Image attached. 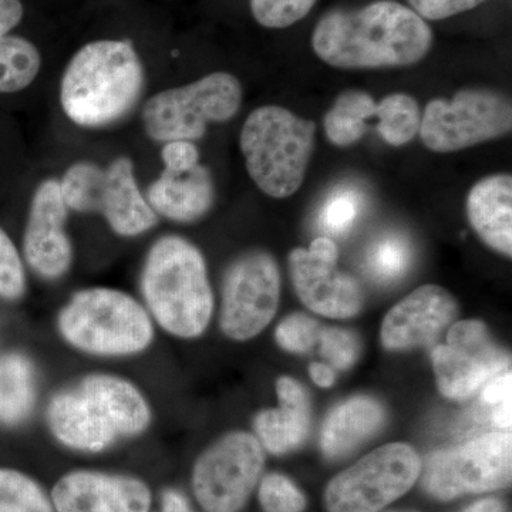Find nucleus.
Returning <instances> with one entry per match:
<instances>
[{
  "label": "nucleus",
  "instance_id": "obj_33",
  "mask_svg": "<svg viewBox=\"0 0 512 512\" xmlns=\"http://www.w3.org/2000/svg\"><path fill=\"white\" fill-rule=\"evenodd\" d=\"M26 279L22 259L9 235L0 228V296L16 301L25 293Z\"/></svg>",
  "mask_w": 512,
  "mask_h": 512
},
{
  "label": "nucleus",
  "instance_id": "obj_10",
  "mask_svg": "<svg viewBox=\"0 0 512 512\" xmlns=\"http://www.w3.org/2000/svg\"><path fill=\"white\" fill-rule=\"evenodd\" d=\"M511 463V433H487L431 454L423 471V487L444 501L500 490L511 483Z\"/></svg>",
  "mask_w": 512,
  "mask_h": 512
},
{
  "label": "nucleus",
  "instance_id": "obj_25",
  "mask_svg": "<svg viewBox=\"0 0 512 512\" xmlns=\"http://www.w3.org/2000/svg\"><path fill=\"white\" fill-rule=\"evenodd\" d=\"M39 50L19 36H0V93H18L39 74Z\"/></svg>",
  "mask_w": 512,
  "mask_h": 512
},
{
  "label": "nucleus",
  "instance_id": "obj_4",
  "mask_svg": "<svg viewBox=\"0 0 512 512\" xmlns=\"http://www.w3.org/2000/svg\"><path fill=\"white\" fill-rule=\"evenodd\" d=\"M143 82V66L130 42L97 40L70 60L60 101L66 116L79 126H109L136 106Z\"/></svg>",
  "mask_w": 512,
  "mask_h": 512
},
{
  "label": "nucleus",
  "instance_id": "obj_31",
  "mask_svg": "<svg viewBox=\"0 0 512 512\" xmlns=\"http://www.w3.org/2000/svg\"><path fill=\"white\" fill-rule=\"evenodd\" d=\"M316 0H251L252 15L259 25L284 29L305 18Z\"/></svg>",
  "mask_w": 512,
  "mask_h": 512
},
{
  "label": "nucleus",
  "instance_id": "obj_16",
  "mask_svg": "<svg viewBox=\"0 0 512 512\" xmlns=\"http://www.w3.org/2000/svg\"><path fill=\"white\" fill-rule=\"evenodd\" d=\"M456 315L457 303L446 289L437 285L421 286L384 318V348L403 350L429 345Z\"/></svg>",
  "mask_w": 512,
  "mask_h": 512
},
{
  "label": "nucleus",
  "instance_id": "obj_15",
  "mask_svg": "<svg viewBox=\"0 0 512 512\" xmlns=\"http://www.w3.org/2000/svg\"><path fill=\"white\" fill-rule=\"evenodd\" d=\"M289 271L299 299L313 312L328 318H352L363 305V292L353 276L322 261L308 249L296 248L289 255Z\"/></svg>",
  "mask_w": 512,
  "mask_h": 512
},
{
  "label": "nucleus",
  "instance_id": "obj_11",
  "mask_svg": "<svg viewBox=\"0 0 512 512\" xmlns=\"http://www.w3.org/2000/svg\"><path fill=\"white\" fill-rule=\"evenodd\" d=\"M264 450L252 434L235 431L204 451L192 471V488L207 512H238L254 491Z\"/></svg>",
  "mask_w": 512,
  "mask_h": 512
},
{
  "label": "nucleus",
  "instance_id": "obj_6",
  "mask_svg": "<svg viewBox=\"0 0 512 512\" xmlns=\"http://www.w3.org/2000/svg\"><path fill=\"white\" fill-rule=\"evenodd\" d=\"M315 123L279 106L259 107L241 130L249 177L264 194L288 198L301 188L315 147Z\"/></svg>",
  "mask_w": 512,
  "mask_h": 512
},
{
  "label": "nucleus",
  "instance_id": "obj_29",
  "mask_svg": "<svg viewBox=\"0 0 512 512\" xmlns=\"http://www.w3.org/2000/svg\"><path fill=\"white\" fill-rule=\"evenodd\" d=\"M0 512H56L36 481L9 468H0Z\"/></svg>",
  "mask_w": 512,
  "mask_h": 512
},
{
  "label": "nucleus",
  "instance_id": "obj_22",
  "mask_svg": "<svg viewBox=\"0 0 512 512\" xmlns=\"http://www.w3.org/2000/svg\"><path fill=\"white\" fill-rule=\"evenodd\" d=\"M508 362L485 359L450 346H437L433 352L440 392L453 400H466L473 396L483 389L488 380L507 369Z\"/></svg>",
  "mask_w": 512,
  "mask_h": 512
},
{
  "label": "nucleus",
  "instance_id": "obj_2",
  "mask_svg": "<svg viewBox=\"0 0 512 512\" xmlns=\"http://www.w3.org/2000/svg\"><path fill=\"white\" fill-rule=\"evenodd\" d=\"M151 423L146 397L123 377L90 375L47 406L53 436L72 450L99 453L121 437L140 436Z\"/></svg>",
  "mask_w": 512,
  "mask_h": 512
},
{
  "label": "nucleus",
  "instance_id": "obj_1",
  "mask_svg": "<svg viewBox=\"0 0 512 512\" xmlns=\"http://www.w3.org/2000/svg\"><path fill=\"white\" fill-rule=\"evenodd\" d=\"M431 30L414 10L379 0L355 12L333 10L313 32L316 55L339 69L410 66L429 53Z\"/></svg>",
  "mask_w": 512,
  "mask_h": 512
},
{
  "label": "nucleus",
  "instance_id": "obj_44",
  "mask_svg": "<svg viewBox=\"0 0 512 512\" xmlns=\"http://www.w3.org/2000/svg\"><path fill=\"white\" fill-rule=\"evenodd\" d=\"M464 512H505L504 505L497 500H484L471 505Z\"/></svg>",
  "mask_w": 512,
  "mask_h": 512
},
{
  "label": "nucleus",
  "instance_id": "obj_5",
  "mask_svg": "<svg viewBox=\"0 0 512 512\" xmlns=\"http://www.w3.org/2000/svg\"><path fill=\"white\" fill-rule=\"evenodd\" d=\"M57 329L72 348L101 357L138 355L154 340L146 306L111 288L77 292L57 316Z\"/></svg>",
  "mask_w": 512,
  "mask_h": 512
},
{
  "label": "nucleus",
  "instance_id": "obj_13",
  "mask_svg": "<svg viewBox=\"0 0 512 512\" xmlns=\"http://www.w3.org/2000/svg\"><path fill=\"white\" fill-rule=\"evenodd\" d=\"M66 202L57 180L39 185L30 205L23 249L30 268L42 278H62L73 261V248L64 225Z\"/></svg>",
  "mask_w": 512,
  "mask_h": 512
},
{
  "label": "nucleus",
  "instance_id": "obj_27",
  "mask_svg": "<svg viewBox=\"0 0 512 512\" xmlns=\"http://www.w3.org/2000/svg\"><path fill=\"white\" fill-rule=\"evenodd\" d=\"M412 264V247L409 239L400 232H386L377 237L367 248L365 268L373 281L393 284L406 275Z\"/></svg>",
  "mask_w": 512,
  "mask_h": 512
},
{
  "label": "nucleus",
  "instance_id": "obj_7",
  "mask_svg": "<svg viewBox=\"0 0 512 512\" xmlns=\"http://www.w3.org/2000/svg\"><path fill=\"white\" fill-rule=\"evenodd\" d=\"M242 86L232 74H208L197 82L154 94L143 109L144 128L156 141H194L210 123H224L238 113Z\"/></svg>",
  "mask_w": 512,
  "mask_h": 512
},
{
  "label": "nucleus",
  "instance_id": "obj_30",
  "mask_svg": "<svg viewBox=\"0 0 512 512\" xmlns=\"http://www.w3.org/2000/svg\"><path fill=\"white\" fill-rule=\"evenodd\" d=\"M447 339V346L450 348L463 350V352L485 357V359L501 360V362L510 360L494 345L487 328L477 320L457 322L456 325L451 326Z\"/></svg>",
  "mask_w": 512,
  "mask_h": 512
},
{
  "label": "nucleus",
  "instance_id": "obj_28",
  "mask_svg": "<svg viewBox=\"0 0 512 512\" xmlns=\"http://www.w3.org/2000/svg\"><path fill=\"white\" fill-rule=\"evenodd\" d=\"M365 208L362 191L350 185L335 188L323 201L318 215L319 228L333 237L349 234Z\"/></svg>",
  "mask_w": 512,
  "mask_h": 512
},
{
  "label": "nucleus",
  "instance_id": "obj_39",
  "mask_svg": "<svg viewBox=\"0 0 512 512\" xmlns=\"http://www.w3.org/2000/svg\"><path fill=\"white\" fill-rule=\"evenodd\" d=\"M23 18L20 0H0V36H6L19 25Z\"/></svg>",
  "mask_w": 512,
  "mask_h": 512
},
{
  "label": "nucleus",
  "instance_id": "obj_38",
  "mask_svg": "<svg viewBox=\"0 0 512 512\" xmlns=\"http://www.w3.org/2000/svg\"><path fill=\"white\" fill-rule=\"evenodd\" d=\"M511 386L512 377L510 370H508L507 373L494 376L493 379L488 380L484 384L481 400L487 406H498V404L505 402V400L511 399Z\"/></svg>",
  "mask_w": 512,
  "mask_h": 512
},
{
  "label": "nucleus",
  "instance_id": "obj_40",
  "mask_svg": "<svg viewBox=\"0 0 512 512\" xmlns=\"http://www.w3.org/2000/svg\"><path fill=\"white\" fill-rule=\"evenodd\" d=\"M308 251L322 261L333 262V264L338 261V248L332 239L325 237L315 239Z\"/></svg>",
  "mask_w": 512,
  "mask_h": 512
},
{
  "label": "nucleus",
  "instance_id": "obj_20",
  "mask_svg": "<svg viewBox=\"0 0 512 512\" xmlns=\"http://www.w3.org/2000/svg\"><path fill=\"white\" fill-rule=\"evenodd\" d=\"M467 215L488 247L512 255L511 174H494L478 181L468 192Z\"/></svg>",
  "mask_w": 512,
  "mask_h": 512
},
{
  "label": "nucleus",
  "instance_id": "obj_12",
  "mask_svg": "<svg viewBox=\"0 0 512 512\" xmlns=\"http://www.w3.org/2000/svg\"><path fill=\"white\" fill-rule=\"evenodd\" d=\"M281 275L274 256L247 252L232 262L222 288L221 329L228 338H255L274 319Z\"/></svg>",
  "mask_w": 512,
  "mask_h": 512
},
{
  "label": "nucleus",
  "instance_id": "obj_36",
  "mask_svg": "<svg viewBox=\"0 0 512 512\" xmlns=\"http://www.w3.org/2000/svg\"><path fill=\"white\" fill-rule=\"evenodd\" d=\"M161 158L164 170L174 174L187 173L200 164V151L192 141H168L161 150Z\"/></svg>",
  "mask_w": 512,
  "mask_h": 512
},
{
  "label": "nucleus",
  "instance_id": "obj_8",
  "mask_svg": "<svg viewBox=\"0 0 512 512\" xmlns=\"http://www.w3.org/2000/svg\"><path fill=\"white\" fill-rule=\"evenodd\" d=\"M511 128L507 97L493 90L467 89L451 100H431L421 114L419 134L434 153H456L507 136Z\"/></svg>",
  "mask_w": 512,
  "mask_h": 512
},
{
  "label": "nucleus",
  "instance_id": "obj_19",
  "mask_svg": "<svg viewBox=\"0 0 512 512\" xmlns=\"http://www.w3.org/2000/svg\"><path fill=\"white\" fill-rule=\"evenodd\" d=\"M278 409L264 410L256 416L259 443L274 454H285L301 446L311 429V402L301 384L282 377L276 386Z\"/></svg>",
  "mask_w": 512,
  "mask_h": 512
},
{
  "label": "nucleus",
  "instance_id": "obj_21",
  "mask_svg": "<svg viewBox=\"0 0 512 512\" xmlns=\"http://www.w3.org/2000/svg\"><path fill=\"white\" fill-rule=\"evenodd\" d=\"M384 410L372 397L356 396L329 414L320 434V447L329 458L352 453L382 429Z\"/></svg>",
  "mask_w": 512,
  "mask_h": 512
},
{
  "label": "nucleus",
  "instance_id": "obj_14",
  "mask_svg": "<svg viewBox=\"0 0 512 512\" xmlns=\"http://www.w3.org/2000/svg\"><path fill=\"white\" fill-rule=\"evenodd\" d=\"M56 512H148L150 488L138 478L100 471H73L52 491Z\"/></svg>",
  "mask_w": 512,
  "mask_h": 512
},
{
  "label": "nucleus",
  "instance_id": "obj_35",
  "mask_svg": "<svg viewBox=\"0 0 512 512\" xmlns=\"http://www.w3.org/2000/svg\"><path fill=\"white\" fill-rule=\"evenodd\" d=\"M322 353L338 369H348L359 356V340L355 333L338 328L323 329L320 332Z\"/></svg>",
  "mask_w": 512,
  "mask_h": 512
},
{
  "label": "nucleus",
  "instance_id": "obj_32",
  "mask_svg": "<svg viewBox=\"0 0 512 512\" xmlns=\"http://www.w3.org/2000/svg\"><path fill=\"white\" fill-rule=\"evenodd\" d=\"M259 501L265 512H302L306 500L292 481L281 474H269L259 488Z\"/></svg>",
  "mask_w": 512,
  "mask_h": 512
},
{
  "label": "nucleus",
  "instance_id": "obj_3",
  "mask_svg": "<svg viewBox=\"0 0 512 512\" xmlns=\"http://www.w3.org/2000/svg\"><path fill=\"white\" fill-rule=\"evenodd\" d=\"M147 312L165 332L195 339L210 325L214 295L200 249L175 235L158 239L141 272Z\"/></svg>",
  "mask_w": 512,
  "mask_h": 512
},
{
  "label": "nucleus",
  "instance_id": "obj_37",
  "mask_svg": "<svg viewBox=\"0 0 512 512\" xmlns=\"http://www.w3.org/2000/svg\"><path fill=\"white\" fill-rule=\"evenodd\" d=\"M420 18L441 20L477 8L485 0H409Z\"/></svg>",
  "mask_w": 512,
  "mask_h": 512
},
{
  "label": "nucleus",
  "instance_id": "obj_26",
  "mask_svg": "<svg viewBox=\"0 0 512 512\" xmlns=\"http://www.w3.org/2000/svg\"><path fill=\"white\" fill-rule=\"evenodd\" d=\"M376 119L380 137L390 146L402 147L419 134V103L406 93L389 94L377 104Z\"/></svg>",
  "mask_w": 512,
  "mask_h": 512
},
{
  "label": "nucleus",
  "instance_id": "obj_42",
  "mask_svg": "<svg viewBox=\"0 0 512 512\" xmlns=\"http://www.w3.org/2000/svg\"><path fill=\"white\" fill-rule=\"evenodd\" d=\"M312 380L320 387H330L335 383V373L329 366L322 365V363H313L311 369Z\"/></svg>",
  "mask_w": 512,
  "mask_h": 512
},
{
  "label": "nucleus",
  "instance_id": "obj_24",
  "mask_svg": "<svg viewBox=\"0 0 512 512\" xmlns=\"http://www.w3.org/2000/svg\"><path fill=\"white\" fill-rule=\"evenodd\" d=\"M377 103L365 90H345L323 117L330 143L350 147L367 131V120L376 119Z\"/></svg>",
  "mask_w": 512,
  "mask_h": 512
},
{
  "label": "nucleus",
  "instance_id": "obj_9",
  "mask_svg": "<svg viewBox=\"0 0 512 512\" xmlns=\"http://www.w3.org/2000/svg\"><path fill=\"white\" fill-rule=\"evenodd\" d=\"M419 454L387 444L338 474L326 488L329 512H379L406 494L421 474Z\"/></svg>",
  "mask_w": 512,
  "mask_h": 512
},
{
  "label": "nucleus",
  "instance_id": "obj_18",
  "mask_svg": "<svg viewBox=\"0 0 512 512\" xmlns=\"http://www.w3.org/2000/svg\"><path fill=\"white\" fill-rule=\"evenodd\" d=\"M214 194L210 170L198 164L187 173L164 170L148 187L146 198L157 215L171 221L192 222L211 210Z\"/></svg>",
  "mask_w": 512,
  "mask_h": 512
},
{
  "label": "nucleus",
  "instance_id": "obj_41",
  "mask_svg": "<svg viewBox=\"0 0 512 512\" xmlns=\"http://www.w3.org/2000/svg\"><path fill=\"white\" fill-rule=\"evenodd\" d=\"M161 512H192L187 500L177 491H165Z\"/></svg>",
  "mask_w": 512,
  "mask_h": 512
},
{
  "label": "nucleus",
  "instance_id": "obj_34",
  "mask_svg": "<svg viewBox=\"0 0 512 512\" xmlns=\"http://www.w3.org/2000/svg\"><path fill=\"white\" fill-rule=\"evenodd\" d=\"M319 323L303 313L288 316L276 329L279 346L293 353H306L319 339Z\"/></svg>",
  "mask_w": 512,
  "mask_h": 512
},
{
  "label": "nucleus",
  "instance_id": "obj_23",
  "mask_svg": "<svg viewBox=\"0 0 512 512\" xmlns=\"http://www.w3.org/2000/svg\"><path fill=\"white\" fill-rule=\"evenodd\" d=\"M36 400V372L28 357L10 353L0 359V424L28 419Z\"/></svg>",
  "mask_w": 512,
  "mask_h": 512
},
{
  "label": "nucleus",
  "instance_id": "obj_43",
  "mask_svg": "<svg viewBox=\"0 0 512 512\" xmlns=\"http://www.w3.org/2000/svg\"><path fill=\"white\" fill-rule=\"evenodd\" d=\"M493 421L501 430H510L511 427V399L494 407Z\"/></svg>",
  "mask_w": 512,
  "mask_h": 512
},
{
  "label": "nucleus",
  "instance_id": "obj_17",
  "mask_svg": "<svg viewBox=\"0 0 512 512\" xmlns=\"http://www.w3.org/2000/svg\"><path fill=\"white\" fill-rule=\"evenodd\" d=\"M121 237H137L157 224V214L138 190L134 168L128 158H119L104 168L96 211Z\"/></svg>",
  "mask_w": 512,
  "mask_h": 512
}]
</instances>
